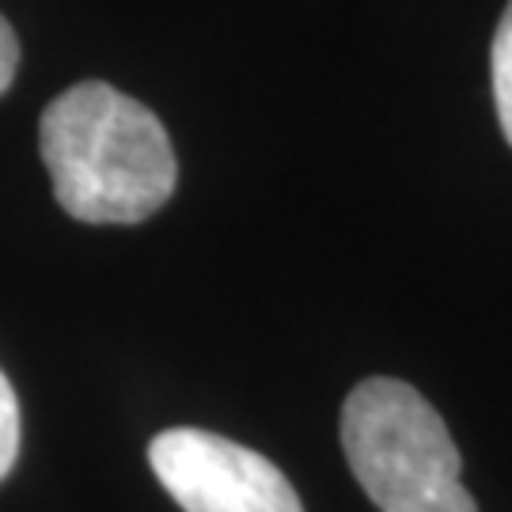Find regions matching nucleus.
Listing matches in <instances>:
<instances>
[{
	"instance_id": "nucleus-2",
	"label": "nucleus",
	"mask_w": 512,
	"mask_h": 512,
	"mask_svg": "<svg viewBox=\"0 0 512 512\" xmlns=\"http://www.w3.org/2000/svg\"><path fill=\"white\" fill-rule=\"evenodd\" d=\"M349 471L380 512H478L459 452L429 399L403 380H365L342 406Z\"/></svg>"
},
{
	"instance_id": "nucleus-1",
	"label": "nucleus",
	"mask_w": 512,
	"mask_h": 512,
	"mask_svg": "<svg viewBox=\"0 0 512 512\" xmlns=\"http://www.w3.org/2000/svg\"><path fill=\"white\" fill-rule=\"evenodd\" d=\"M42 160L61 209L88 224H137L175 194L179 164L160 118L88 80L42 114Z\"/></svg>"
},
{
	"instance_id": "nucleus-6",
	"label": "nucleus",
	"mask_w": 512,
	"mask_h": 512,
	"mask_svg": "<svg viewBox=\"0 0 512 512\" xmlns=\"http://www.w3.org/2000/svg\"><path fill=\"white\" fill-rule=\"evenodd\" d=\"M16 65H19V42L12 35V27H8V19L0 16V95L8 92V84L16 76Z\"/></svg>"
},
{
	"instance_id": "nucleus-5",
	"label": "nucleus",
	"mask_w": 512,
	"mask_h": 512,
	"mask_svg": "<svg viewBox=\"0 0 512 512\" xmlns=\"http://www.w3.org/2000/svg\"><path fill=\"white\" fill-rule=\"evenodd\" d=\"M19 456V399L8 376L0 372V482L16 467Z\"/></svg>"
},
{
	"instance_id": "nucleus-3",
	"label": "nucleus",
	"mask_w": 512,
	"mask_h": 512,
	"mask_svg": "<svg viewBox=\"0 0 512 512\" xmlns=\"http://www.w3.org/2000/svg\"><path fill=\"white\" fill-rule=\"evenodd\" d=\"M148 463L183 512H304L270 459L209 429H167L148 444Z\"/></svg>"
},
{
	"instance_id": "nucleus-4",
	"label": "nucleus",
	"mask_w": 512,
	"mask_h": 512,
	"mask_svg": "<svg viewBox=\"0 0 512 512\" xmlns=\"http://www.w3.org/2000/svg\"><path fill=\"white\" fill-rule=\"evenodd\" d=\"M494 103L501 118V133L512 145V0L494 35Z\"/></svg>"
}]
</instances>
